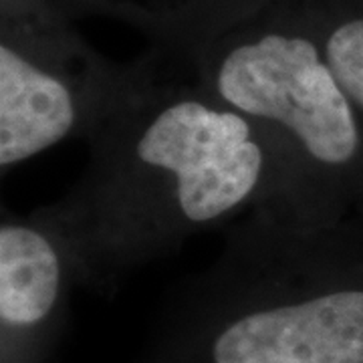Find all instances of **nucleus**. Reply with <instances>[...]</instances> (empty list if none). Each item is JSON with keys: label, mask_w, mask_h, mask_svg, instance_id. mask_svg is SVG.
Masks as SVG:
<instances>
[{"label": "nucleus", "mask_w": 363, "mask_h": 363, "mask_svg": "<svg viewBox=\"0 0 363 363\" xmlns=\"http://www.w3.org/2000/svg\"><path fill=\"white\" fill-rule=\"evenodd\" d=\"M214 363H363V291L248 313L214 341Z\"/></svg>", "instance_id": "nucleus-3"}, {"label": "nucleus", "mask_w": 363, "mask_h": 363, "mask_svg": "<svg viewBox=\"0 0 363 363\" xmlns=\"http://www.w3.org/2000/svg\"><path fill=\"white\" fill-rule=\"evenodd\" d=\"M319 43L341 89L363 107V16L331 26Z\"/></svg>", "instance_id": "nucleus-6"}, {"label": "nucleus", "mask_w": 363, "mask_h": 363, "mask_svg": "<svg viewBox=\"0 0 363 363\" xmlns=\"http://www.w3.org/2000/svg\"><path fill=\"white\" fill-rule=\"evenodd\" d=\"M138 156L176 178L182 214L198 224L247 200L264 164L245 117L194 99L162 109L142 133Z\"/></svg>", "instance_id": "nucleus-2"}, {"label": "nucleus", "mask_w": 363, "mask_h": 363, "mask_svg": "<svg viewBox=\"0 0 363 363\" xmlns=\"http://www.w3.org/2000/svg\"><path fill=\"white\" fill-rule=\"evenodd\" d=\"M61 264L52 245L35 228L4 224L0 230V319L25 327L52 311Z\"/></svg>", "instance_id": "nucleus-5"}, {"label": "nucleus", "mask_w": 363, "mask_h": 363, "mask_svg": "<svg viewBox=\"0 0 363 363\" xmlns=\"http://www.w3.org/2000/svg\"><path fill=\"white\" fill-rule=\"evenodd\" d=\"M214 85L236 111L281 123L321 164H347L359 147L350 97L315 28L264 25L230 39L216 59Z\"/></svg>", "instance_id": "nucleus-1"}, {"label": "nucleus", "mask_w": 363, "mask_h": 363, "mask_svg": "<svg viewBox=\"0 0 363 363\" xmlns=\"http://www.w3.org/2000/svg\"><path fill=\"white\" fill-rule=\"evenodd\" d=\"M65 81L11 40L0 45V164L13 166L59 143L75 125Z\"/></svg>", "instance_id": "nucleus-4"}]
</instances>
